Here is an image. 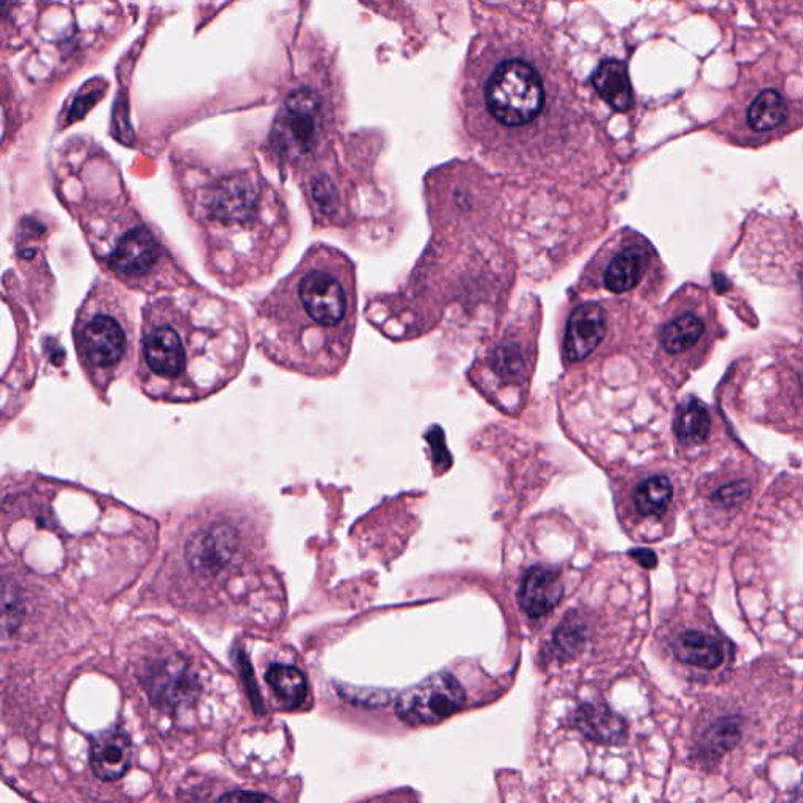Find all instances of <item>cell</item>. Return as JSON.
Returning a JSON list of instances; mask_svg holds the SVG:
<instances>
[{"instance_id": "obj_1", "label": "cell", "mask_w": 803, "mask_h": 803, "mask_svg": "<svg viewBox=\"0 0 803 803\" xmlns=\"http://www.w3.org/2000/svg\"><path fill=\"white\" fill-rule=\"evenodd\" d=\"M250 330L239 304L191 285L141 308L131 383L162 404H195L239 377Z\"/></svg>"}, {"instance_id": "obj_2", "label": "cell", "mask_w": 803, "mask_h": 803, "mask_svg": "<svg viewBox=\"0 0 803 803\" xmlns=\"http://www.w3.org/2000/svg\"><path fill=\"white\" fill-rule=\"evenodd\" d=\"M355 292L347 256L312 245L296 269L256 304V351L280 370L310 378L333 377L351 352Z\"/></svg>"}, {"instance_id": "obj_3", "label": "cell", "mask_w": 803, "mask_h": 803, "mask_svg": "<svg viewBox=\"0 0 803 803\" xmlns=\"http://www.w3.org/2000/svg\"><path fill=\"white\" fill-rule=\"evenodd\" d=\"M204 264L226 288L258 285L274 274L292 239L285 199L255 169L204 170L181 180Z\"/></svg>"}, {"instance_id": "obj_4", "label": "cell", "mask_w": 803, "mask_h": 803, "mask_svg": "<svg viewBox=\"0 0 803 803\" xmlns=\"http://www.w3.org/2000/svg\"><path fill=\"white\" fill-rule=\"evenodd\" d=\"M462 98L472 132L500 143H531L578 117L559 71L546 54L522 41L500 40L475 55Z\"/></svg>"}, {"instance_id": "obj_5", "label": "cell", "mask_w": 803, "mask_h": 803, "mask_svg": "<svg viewBox=\"0 0 803 803\" xmlns=\"http://www.w3.org/2000/svg\"><path fill=\"white\" fill-rule=\"evenodd\" d=\"M88 248L104 274L131 292L158 296L195 285L162 234L125 195L69 201Z\"/></svg>"}, {"instance_id": "obj_6", "label": "cell", "mask_w": 803, "mask_h": 803, "mask_svg": "<svg viewBox=\"0 0 803 803\" xmlns=\"http://www.w3.org/2000/svg\"><path fill=\"white\" fill-rule=\"evenodd\" d=\"M125 289L114 280L96 281L74 318L77 362L100 400L136 363L139 333L133 300Z\"/></svg>"}, {"instance_id": "obj_7", "label": "cell", "mask_w": 803, "mask_h": 803, "mask_svg": "<svg viewBox=\"0 0 803 803\" xmlns=\"http://www.w3.org/2000/svg\"><path fill=\"white\" fill-rule=\"evenodd\" d=\"M802 74L784 73L777 58L764 57L743 69L719 128L739 143H765L803 122V93L793 84Z\"/></svg>"}, {"instance_id": "obj_8", "label": "cell", "mask_w": 803, "mask_h": 803, "mask_svg": "<svg viewBox=\"0 0 803 803\" xmlns=\"http://www.w3.org/2000/svg\"><path fill=\"white\" fill-rule=\"evenodd\" d=\"M332 125V107L318 88L310 85L293 88L271 126V161L293 178L307 173L325 147Z\"/></svg>"}, {"instance_id": "obj_9", "label": "cell", "mask_w": 803, "mask_h": 803, "mask_svg": "<svg viewBox=\"0 0 803 803\" xmlns=\"http://www.w3.org/2000/svg\"><path fill=\"white\" fill-rule=\"evenodd\" d=\"M464 690L448 673H438L400 694L397 714L410 727L437 725L459 711Z\"/></svg>"}, {"instance_id": "obj_10", "label": "cell", "mask_w": 803, "mask_h": 803, "mask_svg": "<svg viewBox=\"0 0 803 803\" xmlns=\"http://www.w3.org/2000/svg\"><path fill=\"white\" fill-rule=\"evenodd\" d=\"M141 684L158 708L176 711L195 702L200 695V679L188 657L163 654L144 667Z\"/></svg>"}, {"instance_id": "obj_11", "label": "cell", "mask_w": 803, "mask_h": 803, "mask_svg": "<svg viewBox=\"0 0 803 803\" xmlns=\"http://www.w3.org/2000/svg\"><path fill=\"white\" fill-rule=\"evenodd\" d=\"M239 548V535L228 524L201 527L185 543V560L193 571L214 576L232 563Z\"/></svg>"}, {"instance_id": "obj_12", "label": "cell", "mask_w": 803, "mask_h": 803, "mask_svg": "<svg viewBox=\"0 0 803 803\" xmlns=\"http://www.w3.org/2000/svg\"><path fill=\"white\" fill-rule=\"evenodd\" d=\"M608 318L600 304L583 303L576 308L567 323L564 353L570 362H582L604 340Z\"/></svg>"}, {"instance_id": "obj_13", "label": "cell", "mask_w": 803, "mask_h": 803, "mask_svg": "<svg viewBox=\"0 0 803 803\" xmlns=\"http://www.w3.org/2000/svg\"><path fill=\"white\" fill-rule=\"evenodd\" d=\"M564 597V583L559 571L537 567L527 572L520 590L523 611L533 619L548 615Z\"/></svg>"}, {"instance_id": "obj_14", "label": "cell", "mask_w": 803, "mask_h": 803, "mask_svg": "<svg viewBox=\"0 0 803 803\" xmlns=\"http://www.w3.org/2000/svg\"><path fill=\"white\" fill-rule=\"evenodd\" d=\"M131 741L120 730L104 731L93 741V771L104 782H115V780L121 779L131 764Z\"/></svg>"}, {"instance_id": "obj_15", "label": "cell", "mask_w": 803, "mask_h": 803, "mask_svg": "<svg viewBox=\"0 0 803 803\" xmlns=\"http://www.w3.org/2000/svg\"><path fill=\"white\" fill-rule=\"evenodd\" d=\"M673 652L682 664L714 671L724 664L725 645L719 639L702 631H686L673 643Z\"/></svg>"}, {"instance_id": "obj_16", "label": "cell", "mask_w": 803, "mask_h": 803, "mask_svg": "<svg viewBox=\"0 0 803 803\" xmlns=\"http://www.w3.org/2000/svg\"><path fill=\"white\" fill-rule=\"evenodd\" d=\"M575 725L590 741L600 743L622 741L627 734V725L622 717L613 713L604 703L583 705L576 714Z\"/></svg>"}, {"instance_id": "obj_17", "label": "cell", "mask_w": 803, "mask_h": 803, "mask_svg": "<svg viewBox=\"0 0 803 803\" xmlns=\"http://www.w3.org/2000/svg\"><path fill=\"white\" fill-rule=\"evenodd\" d=\"M595 90L613 110L628 111L633 107L634 95L627 65L619 61L600 63L593 74Z\"/></svg>"}, {"instance_id": "obj_18", "label": "cell", "mask_w": 803, "mask_h": 803, "mask_svg": "<svg viewBox=\"0 0 803 803\" xmlns=\"http://www.w3.org/2000/svg\"><path fill=\"white\" fill-rule=\"evenodd\" d=\"M706 326L695 312H682L665 323L661 332V345L667 355H689L702 344Z\"/></svg>"}, {"instance_id": "obj_19", "label": "cell", "mask_w": 803, "mask_h": 803, "mask_svg": "<svg viewBox=\"0 0 803 803\" xmlns=\"http://www.w3.org/2000/svg\"><path fill=\"white\" fill-rule=\"evenodd\" d=\"M646 267V253L639 245H630L617 253L604 271V286L613 293L633 291L641 282Z\"/></svg>"}, {"instance_id": "obj_20", "label": "cell", "mask_w": 803, "mask_h": 803, "mask_svg": "<svg viewBox=\"0 0 803 803\" xmlns=\"http://www.w3.org/2000/svg\"><path fill=\"white\" fill-rule=\"evenodd\" d=\"M271 693L289 709L303 705L308 694L307 678L293 665L274 664L266 673Z\"/></svg>"}, {"instance_id": "obj_21", "label": "cell", "mask_w": 803, "mask_h": 803, "mask_svg": "<svg viewBox=\"0 0 803 803\" xmlns=\"http://www.w3.org/2000/svg\"><path fill=\"white\" fill-rule=\"evenodd\" d=\"M711 432V416L700 400L684 402L676 415L675 433L684 446H700Z\"/></svg>"}, {"instance_id": "obj_22", "label": "cell", "mask_w": 803, "mask_h": 803, "mask_svg": "<svg viewBox=\"0 0 803 803\" xmlns=\"http://www.w3.org/2000/svg\"><path fill=\"white\" fill-rule=\"evenodd\" d=\"M672 497V482L665 475H653L639 483L635 489L634 507L639 515L660 516L667 511Z\"/></svg>"}, {"instance_id": "obj_23", "label": "cell", "mask_w": 803, "mask_h": 803, "mask_svg": "<svg viewBox=\"0 0 803 803\" xmlns=\"http://www.w3.org/2000/svg\"><path fill=\"white\" fill-rule=\"evenodd\" d=\"M741 738V725L738 719H724L719 720L703 735L700 742L702 757L708 761H716L727 753L728 750L734 749Z\"/></svg>"}, {"instance_id": "obj_24", "label": "cell", "mask_w": 803, "mask_h": 803, "mask_svg": "<svg viewBox=\"0 0 803 803\" xmlns=\"http://www.w3.org/2000/svg\"><path fill=\"white\" fill-rule=\"evenodd\" d=\"M749 496V482L738 481L720 486L717 493L714 494V500H716L717 504L722 505V507H734V505L741 504Z\"/></svg>"}, {"instance_id": "obj_25", "label": "cell", "mask_w": 803, "mask_h": 803, "mask_svg": "<svg viewBox=\"0 0 803 803\" xmlns=\"http://www.w3.org/2000/svg\"><path fill=\"white\" fill-rule=\"evenodd\" d=\"M222 801H271V797L261 793H244V791H236V793H229L222 795Z\"/></svg>"}, {"instance_id": "obj_26", "label": "cell", "mask_w": 803, "mask_h": 803, "mask_svg": "<svg viewBox=\"0 0 803 803\" xmlns=\"http://www.w3.org/2000/svg\"><path fill=\"white\" fill-rule=\"evenodd\" d=\"M634 556L638 557L639 560H642V564L645 565V567H654V564H656V557H654L652 552H635Z\"/></svg>"}, {"instance_id": "obj_27", "label": "cell", "mask_w": 803, "mask_h": 803, "mask_svg": "<svg viewBox=\"0 0 803 803\" xmlns=\"http://www.w3.org/2000/svg\"><path fill=\"white\" fill-rule=\"evenodd\" d=\"M795 396H797L799 404H803V372H799L797 378H795Z\"/></svg>"}, {"instance_id": "obj_28", "label": "cell", "mask_w": 803, "mask_h": 803, "mask_svg": "<svg viewBox=\"0 0 803 803\" xmlns=\"http://www.w3.org/2000/svg\"><path fill=\"white\" fill-rule=\"evenodd\" d=\"M799 280H801V288H802V293H803V269L801 271V278H799Z\"/></svg>"}, {"instance_id": "obj_29", "label": "cell", "mask_w": 803, "mask_h": 803, "mask_svg": "<svg viewBox=\"0 0 803 803\" xmlns=\"http://www.w3.org/2000/svg\"><path fill=\"white\" fill-rule=\"evenodd\" d=\"M799 791H801V795H799V799H803V780H802V786H801V790H799Z\"/></svg>"}]
</instances>
